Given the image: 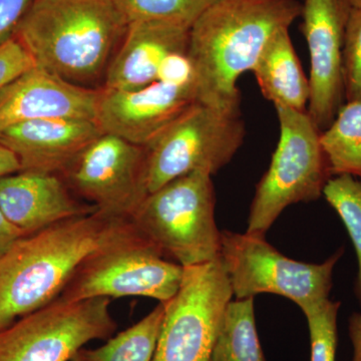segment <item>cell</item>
<instances>
[{
  "label": "cell",
  "instance_id": "6da1fadb",
  "mask_svg": "<svg viewBox=\"0 0 361 361\" xmlns=\"http://www.w3.org/2000/svg\"><path fill=\"white\" fill-rule=\"evenodd\" d=\"M137 236L130 218L97 210L18 240L0 259V330L56 300L90 256Z\"/></svg>",
  "mask_w": 361,
  "mask_h": 361
},
{
  "label": "cell",
  "instance_id": "7a4b0ae2",
  "mask_svg": "<svg viewBox=\"0 0 361 361\" xmlns=\"http://www.w3.org/2000/svg\"><path fill=\"white\" fill-rule=\"evenodd\" d=\"M298 0H217L190 30L188 58L199 103L240 111L237 80L271 37L301 16Z\"/></svg>",
  "mask_w": 361,
  "mask_h": 361
},
{
  "label": "cell",
  "instance_id": "3957f363",
  "mask_svg": "<svg viewBox=\"0 0 361 361\" xmlns=\"http://www.w3.org/2000/svg\"><path fill=\"white\" fill-rule=\"evenodd\" d=\"M128 26L114 0H35L14 39L37 66L101 89Z\"/></svg>",
  "mask_w": 361,
  "mask_h": 361
},
{
  "label": "cell",
  "instance_id": "277c9868",
  "mask_svg": "<svg viewBox=\"0 0 361 361\" xmlns=\"http://www.w3.org/2000/svg\"><path fill=\"white\" fill-rule=\"evenodd\" d=\"M211 176L197 171L171 180L148 194L132 217L142 236L164 258L183 267L220 257Z\"/></svg>",
  "mask_w": 361,
  "mask_h": 361
},
{
  "label": "cell",
  "instance_id": "5b68a950",
  "mask_svg": "<svg viewBox=\"0 0 361 361\" xmlns=\"http://www.w3.org/2000/svg\"><path fill=\"white\" fill-rule=\"evenodd\" d=\"M280 135L269 168L256 187L247 233L263 235L287 207L316 201L330 174L322 130L307 111L275 106Z\"/></svg>",
  "mask_w": 361,
  "mask_h": 361
},
{
  "label": "cell",
  "instance_id": "8992f818",
  "mask_svg": "<svg viewBox=\"0 0 361 361\" xmlns=\"http://www.w3.org/2000/svg\"><path fill=\"white\" fill-rule=\"evenodd\" d=\"M342 254L343 248L322 264H310L286 257L263 235L221 231L220 258L235 299L277 294L290 299L302 312L329 300Z\"/></svg>",
  "mask_w": 361,
  "mask_h": 361
},
{
  "label": "cell",
  "instance_id": "52a82bcc",
  "mask_svg": "<svg viewBox=\"0 0 361 361\" xmlns=\"http://www.w3.org/2000/svg\"><path fill=\"white\" fill-rule=\"evenodd\" d=\"M244 137L240 111L195 102L145 147L149 194L197 171L216 174L241 148Z\"/></svg>",
  "mask_w": 361,
  "mask_h": 361
},
{
  "label": "cell",
  "instance_id": "ba28073f",
  "mask_svg": "<svg viewBox=\"0 0 361 361\" xmlns=\"http://www.w3.org/2000/svg\"><path fill=\"white\" fill-rule=\"evenodd\" d=\"M233 299L221 258L184 267L179 289L165 305L153 361H211Z\"/></svg>",
  "mask_w": 361,
  "mask_h": 361
},
{
  "label": "cell",
  "instance_id": "9c48e42d",
  "mask_svg": "<svg viewBox=\"0 0 361 361\" xmlns=\"http://www.w3.org/2000/svg\"><path fill=\"white\" fill-rule=\"evenodd\" d=\"M111 299H56L0 330V361H71L85 344L116 329Z\"/></svg>",
  "mask_w": 361,
  "mask_h": 361
},
{
  "label": "cell",
  "instance_id": "30bf717a",
  "mask_svg": "<svg viewBox=\"0 0 361 361\" xmlns=\"http://www.w3.org/2000/svg\"><path fill=\"white\" fill-rule=\"evenodd\" d=\"M184 267L167 260L142 236L94 253L80 266L59 298L148 297L166 303L177 293Z\"/></svg>",
  "mask_w": 361,
  "mask_h": 361
},
{
  "label": "cell",
  "instance_id": "8fae6325",
  "mask_svg": "<svg viewBox=\"0 0 361 361\" xmlns=\"http://www.w3.org/2000/svg\"><path fill=\"white\" fill-rule=\"evenodd\" d=\"M59 176L78 198L97 210L130 219L149 194L146 148L106 133Z\"/></svg>",
  "mask_w": 361,
  "mask_h": 361
},
{
  "label": "cell",
  "instance_id": "7c38bea8",
  "mask_svg": "<svg viewBox=\"0 0 361 361\" xmlns=\"http://www.w3.org/2000/svg\"><path fill=\"white\" fill-rule=\"evenodd\" d=\"M350 0H304L302 32L310 56L307 113L324 130L344 104L343 47Z\"/></svg>",
  "mask_w": 361,
  "mask_h": 361
},
{
  "label": "cell",
  "instance_id": "4fadbf2b",
  "mask_svg": "<svg viewBox=\"0 0 361 361\" xmlns=\"http://www.w3.org/2000/svg\"><path fill=\"white\" fill-rule=\"evenodd\" d=\"M195 102L192 85L160 80L134 90L101 87L94 122L106 134L146 147Z\"/></svg>",
  "mask_w": 361,
  "mask_h": 361
},
{
  "label": "cell",
  "instance_id": "5bb4252c",
  "mask_svg": "<svg viewBox=\"0 0 361 361\" xmlns=\"http://www.w3.org/2000/svg\"><path fill=\"white\" fill-rule=\"evenodd\" d=\"M99 94L35 66L0 90V132L44 118L94 121Z\"/></svg>",
  "mask_w": 361,
  "mask_h": 361
},
{
  "label": "cell",
  "instance_id": "9a60e30c",
  "mask_svg": "<svg viewBox=\"0 0 361 361\" xmlns=\"http://www.w3.org/2000/svg\"><path fill=\"white\" fill-rule=\"evenodd\" d=\"M0 210L28 236L97 208L78 200L61 176L18 172L0 177Z\"/></svg>",
  "mask_w": 361,
  "mask_h": 361
},
{
  "label": "cell",
  "instance_id": "2e32d148",
  "mask_svg": "<svg viewBox=\"0 0 361 361\" xmlns=\"http://www.w3.org/2000/svg\"><path fill=\"white\" fill-rule=\"evenodd\" d=\"M102 134L94 121L44 118L6 128L0 142L18 158L20 172L59 175Z\"/></svg>",
  "mask_w": 361,
  "mask_h": 361
},
{
  "label": "cell",
  "instance_id": "e0dca14e",
  "mask_svg": "<svg viewBox=\"0 0 361 361\" xmlns=\"http://www.w3.org/2000/svg\"><path fill=\"white\" fill-rule=\"evenodd\" d=\"M190 30L161 21L129 23L102 87L134 90L158 82L161 66L169 56L187 54Z\"/></svg>",
  "mask_w": 361,
  "mask_h": 361
},
{
  "label": "cell",
  "instance_id": "ac0fdd59",
  "mask_svg": "<svg viewBox=\"0 0 361 361\" xmlns=\"http://www.w3.org/2000/svg\"><path fill=\"white\" fill-rule=\"evenodd\" d=\"M251 71L263 96L274 106L307 111L310 80L294 51L289 28H282L271 37Z\"/></svg>",
  "mask_w": 361,
  "mask_h": 361
},
{
  "label": "cell",
  "instance_id": "d6986e66",
  "mask_svg": "<svg viewBox=\"0 0 361 361\" xmlns=\"http://www.w3.org/2000/svg\"><path fill=\"white\" fill-rule=\"evenodd\" d=\"M211 361H266L256 329L254 298L230 301Z\"/></svg>",
  "mask_w": 361,
  "mask_h": 361
},
{
  "label": "cell",
  "instance_id": "ffe728a7",
  "mask_svg": "<svg viewBox=\"0 0 361 361\" xmlns=\"http://www.w3.org/2000/svg\"><path fill=\"white\" fill-rule=\"evenodd\" d=\"M320 142L332 177L350 175L361 180V99L345 102L322 130Z\"/></svg>",
  "mask_w": 361,
  "mask_h": 361
},
{
  "label": "cell",
  "instance_id": "44dd1931",
  "mask_svg": "<svg viewBox=\"0 0 361 361\" xmlns=\"http://www.w3.org/2000/svg\"><path fill=\"white\" fill-rule=\"evenodd\" d=\"M165 314V305L159 304L148 315L101 348H82L71 361H153L157 342Z\"/></svg>",
  "mask_w": 361,
  "mask_h": 361
},
{
  "label": "cell",
  "instance_id": "7402d4cb",
  "mask_svg": "<svg viewBox=\"0 0 361 361\" xmlns=\"http://www.w3.org/2000/svg\"><path fill=\"white\" fill-rule=\"evenodd\" d=\"M217 0H114L128 23L161 21L191 28Z\"/></svg>",
  "mask_w": 361,
  "mask_h": 361
},
{
  "label": "cell",
  "instance_id": "603a6c76",
  "mask_svg": "<svg viewBox=\"0 0 361 361\" xmlns=\"http://www.w3.org/2000/svg\"><path fill=\"white\" fill-rule=\"evenodd\" d=\"M323 195L338 214L355 246L358 260L355 294L361 306V180L350 175L334 176Z\"/></svg>",
  "mask_w": 361,
  "mask_h": 361
},
{
  "label": "cell",
  "instance_id": "cb8c5ba5",
  "mask_svg": "<svg viewBox=\"0 0 361 361\" xmlns=\"http://www.w3.org/2000/svg\"><path fill=\"white\" fill-rule=\"evenodd\" d=\"M341 302L324 301L303 312L310 334V361H336Z\"/></svg>",
  "mask_w": 361,
  "mask_h": 361
},
{
  "label": "cell",
  "instance_id": "d4e9b609",
  "mask_svg": "<svg viewBox=\"0 0 361 361\" xmlns=\"http://www.w3.org/2000/svg\"><path fill=\"white\" fill-rule=\"evenodd\" d=\"M343 82L345 102L361 99V8L355 7L344 37Z\"/></svg>",
  "mask_w": 361,
  "mask_h": 361
},
{
  "label": "cell",
  "instance_id": "484cf974",
  "mask_svg": "<svg viewBox=\"0 0 361 361\" xmlns=\"http://www.w3.org/2000/svg\"><path fill=\"white\" fill-rule=\"evenodd\" d=\"M35 61L28 51L16 39L0 47V90L20 77L23 73L35 68Z\"/></svg>",
  "mask_w": 361,
  "mask_h": 361
},
{
  "label": "cell",
  "instance_id": "4316f807",
  "mask_svg": "<svg viewBox=\"0 0 361 361\" xmlns=\"http://www.w3.org/2000/svg\"><path fill=\"white\" fill-rule=\"evenodd\" d=\"M35 0H0V47L13 39Z\"/></svg>",
  "mask_w": 361,
  "mask_h": 361
},
{
  "label": "cell",
  "instance_id": "83f0119b",
  "mask_svg": "<svg viewBox=\"0 0 361 361\" xmlns=\"http://www.w3.org/2000/svg\"><path fill=\"white\" fill-rule=\"evenodd\" d=\"M158 80L177 85H192L195 87L193 66L188 58V54H174L169 56L161 66Z\"/></svg>",
  "mask_w": 361,
  "mask_h": 361
},
{
  "label": "cell",
  "instance_id": "f1b7e54d",
  "mask_svg": "<svg viewBox=\"0 0 361 361\" xmlns=\"http://www.w3.org/2000/svg\"><path fill=\"white\" fill-rule=\"evenodd\" d=\"M25 236V233L16 227L0 210V259Z\"/></svg>",
  "mask_w": 361,
  "mask_h": 361
},
{
  "label": "cell",
  "instance_id": "f546056e",
  "mask_svg": "<svg viewBox=\"0 0 361 361\" xmlns=\"http://www.w3.org/2000/svg\"><path fill=\"white\" fill-rule=\"evenodd\" d=\"M348 334L353 343V361H361V313H353L349 317Z\"/></svg>",
  "mask_w": 361,
  "mask_h": 361
},
{
  "label": "cell",
  "instance_id": "4dcf8cb0",
  "mask_svg": "<svg viewBox=\"0 0 361 361\" xmlns=\"http://www.w3.org/2000/svg\"><path fill=\"white\" fill-rule=\"evenodd\" d=\"M20 165L16 155L0 142V177L20 172Z\"/></svg>",
  "mask_w": 361,
  "mask_h": 361
},
{
  "label": "cell",
  "instance_id": "1f68e13d",
  "mask_svg": "<svg viewBox=\"0 0 361 361\" xmlns=\"http://www.w3.org/2000/svg\"><path fill=\"white\" fill-rule=\"evenodd\" d=\"M350 4L355 8H361V0H350Z\"/></svg>",
  "mask_w": 361,
  "mask_h": 361
}]
</instances>
